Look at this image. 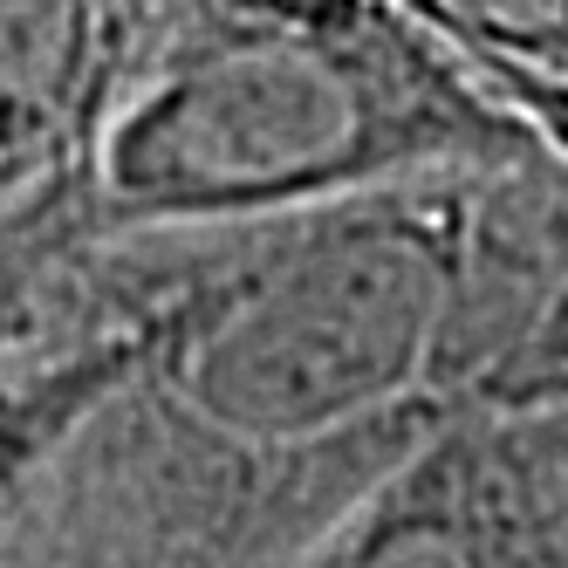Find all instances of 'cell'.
<instances>
[{
  "mask_svg": "<svg viewBox=\"0 0 568 568\" xmlns=\"http://www.w3.org/2000/svg\"><path fill=\"white\" fill-rule=\"evenodd\" d=\"M561 404H568V397H561Z\"/></svg>",
  "mask_w": 568,
  "mask_h": 568,
  "instance_id": "ba28073f",
  "label": "cell"
},
{
  "mask_svg": "<svg viewBox=\"0 0 568 568\" xmlns=\"http://www.w3.org/2000/svg\"><path fill=\"white\" fill-rule=\"evenodd\" d=\"M561 192H568V158H561Z\"/></svg>",
  "mask_w": 568,
  "mask_h": 568,
  "instance_id": "52a82bcc",
  "label": "cell"
},
{
  "mask_svg": "<svg viewBox=\"0 0 568 568\" xmlns=\"http://www.w3.org/2000/svg\"><path fill=\"white\" fill-rule=\"evenodd\" d=\"M568 158V0H390Z\"/></svg>",
  "mask_w": 568,
  "mask_h": 568,
  "instance_id": "5b68a950",
  "label": "cell"
},
{
  "mask_svg": "<svg viewBox=\"0 0 568 568\" xmlns=\"http://www.w3.org/2000/svg\"><path fill=\"white\" fill-rule=\"evenodd\" d=\"M302 568H568V404H459Z\"/></svg>",
  "mask_w": 568,
  "mask_h": 568,
  "instance_id": "3957f363",
  "label": "cell"
},
{
  "mask_svg": "<svg viewBox=\"0 0 568 568\" xmlns=\"http://www.w3.org/2000/svg\"><path fill=\"white\" fill-rule=\"evenodd\" d=\"M473 179L384 185L274 220L144 226L131 363L254 445H322L384 418L459 412L445 329Z\"/></svg>",
  "mask_w": 568,
  "mask_h": 568,
  "instance_id": "7a4b0ae2",
  "label": "cell"
},
{
  "mask_svg": "<svg viewBox=\"0 0 568 568\" xmlns=\"http://www.w3.org/2000/svg\"><path fill=\"white\" fill-rule=\"evenodd\" d=\"M527 158L548 144L390 0H172L90 192L124 226H226Z\"/></svg>",
  "mask_w": 568,
  "mask_h": 568,
  "instance_id": "6da1fadb",
  "label": "cell"
},
{
  "mask_svg": "<svg viewBox=\"0 0 568 568\" xmlns=\"http://www.w3.org/2000/svg\"><path fill=\"white\" fill-rule=\"evenodd\" d=\"M555 192H561V158H555ZM561 247H568V192H561Z\"/></svg>",
  "mask_w": 568,
  "mask_h": 568,
  "instance_id": "8992f818",
  "label": "cell"
},
{
  "mask_svg": "<svg viewBox=\"0 0 568 568\" xmlns=\"http://www.w3.org/2000/svg\"><path fill=\"white\" fill-rule=\"evenodd\" d=\"M172 0H0V199L90 165Z\"/></svg>",
  "mask_w": 568,
  "mask_h": 568,
  "instance_id": "277c9868",
  "label": "cell"
}]
</instances>
